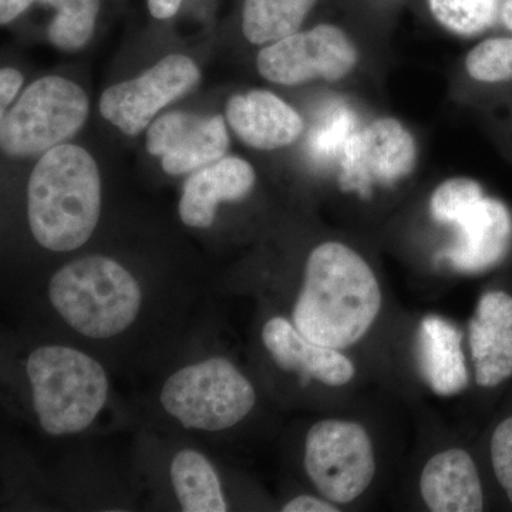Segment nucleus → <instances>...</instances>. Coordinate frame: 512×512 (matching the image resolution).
Returning a JSON list of instances; mask_svg holds the SVG:
<instances>
[{
    "label": "nucleus",
    "mask_w": 512,
    "mask_h": 512,
    "mask_svg": "<svg viewBox=\"0 0 512 512\" xmlns=\"http://www.w3.org/2000/svg\"><path fill=\"white\" fill-rule=\"evenodd\" d=\"M382 309V291L372 268L352 248L325 242L306 262L293 323L306 338L345 349L369 332Z\"/></svg>",
    "instance_id": "1"
},
{
    "label": "nucleus",
    "mask_w": 512,
    "mask_h": 512,
    "mask_svg": "<svg viewBox=\"0 0 512 512\" xmlns=\"http://www.w3.org/2000/svg\"><path fill=\"white\" fill-rule=\"evenodd\" d=\"M99 168L89 151L73 144L47 151L28 184V218L37 244L70 252L92 237L100 218Z\"/></svg>",
    "instance_id": "2"
},
{
    "label": "nucleus",
    "mask_w": 512,
    "mask_h": 512,
    "mask_svg": "<svg viewBox=\"0 0 512 512\" xmlns=\"http://www.w3.org/2000/svg\"><path fill=\"white\" fill-rule=\"evenodd\" d=\"M53 308L67 325L92 339H109L133 325L141 308V289L124 266L107 256L76 259L53 275Z\"/></svg>",
    "instance_id": "3"
},
{
    "label": "nucleus",
    "mask_w": 512,
    "mask_h": 512,
    "mask_svg": "<svg viewBox=\"0 0 512 512\" xmlns=\"http://www.w3.org/2000/svg\"><path fill=\"white\" fill-rule=\"evenodd\" d=\"M26 369L37 419L52 436L86 430L109 397V380L103 367L80 350L42 346L33 350Z\"/></svg>",
    "instance_id": "4"
},
{
    "label": "nucleus",
    "mask_w": 512,
    "mask_h": 512,
    "mask_svg": "<svg viewBox=\"0 0 512 512\" xmlns=\"http://www.w3.org/2000/svg\"><path fill=\"white\" fill-rule=\"evenodd\" d=\"M256 393L251 382L224 357L184 367L168 377L161 404L187 429L221 431L251 413Z\"/></svg>",
    "instance_id": "5"
},
{
    "label": "nucleus",
    "mask_w": 512,
    "mask_h": 512,
    "mask_svg": "<svg viewBox=\"0 0 512 512\" xmlns=\"http://www.w3.org/2000/svg\"><path fill=\"white\" fill-rule=\"evenodd\" d=\"M89 116L79 84L49 76L30 84L12 110L2 111L0 144L12 157H33L62 146Z\"/></svg>",
    "instance_id": "6"
},
{
    "label": "nucleus",
    "mask_w": 512,
    "mask_h": 512,
    "mask_svg": "<svg viewBox=\"0 0 512 512\" xmlns=\"http://www.w3.org/2000/svg\"><path fill=\"white\" fill-rule=\"evenodd\" d=\"M305 468L316 490L335 504H349L365 493L376 473L369 434L360 424L322 420L305 441Z\"/></svg>",
    "instance_id": "7"
},
{
    "label": "nucleus",
    "mask_w": 512,
    "mask_h": 512,
    "mask_svg": "<svg viewBox=\"0 0 512 512\" xmlns=\"http://www.w3.org/2000/svg\"><path fill=\"white\" fill-rule=\"evenodd\" d=\"M357 59L356 47L342 29L319 25L265 47L256 66L269 82L296 86L313 79H343L355 69Z\"/></svg>",
    "instance_id": "8"
},
{
    "label": "nucleus",
    "mask_w": 512,
    "mask_h": 512,
    "mask_svg": "<svg viewBox=\"0 0 512 512\" xmlns=\"http://www.w3.org/2000/svg\"><path fill=\"white\" fill-rule=\"evenodd\" d=\"M200 79L190 57H164L137 79L109 87L100 99L101 116L127 136H137L158 111L190 92Z\"/></svg>",
    "instance_id": "9"
},
{
    "label": "nucleus",
    "mask_w": 512,
    "mask_h": 512,
    "mask_svg": "<svg viewBox=\"0 0 512 512\" xmlns=\"http://www.w3.org/2000/svg\"><path fill=\"white\" fill-rule=\"evenodd\" d=\"M146 147L151 156L161 157L165 173L191 174L225 156L229 137L221 116L204 117L174 111L151 124Z\"/></svg>",
    "instance_id": "10"
},
{
    "label": "nucleus",
    "mask_w": 512,
    "mask_h": 512,
    "mask_svg": "<svg viewBox=\"0 0 512 512\" xmlns=\"http://www.w3.org/2000/svg\"><path fill=\"white\" fill-rule=\"evenodd\" d=\"M470 348L476 382L495 387L512 376V296L484 293L470 322Z\"/></svg>",
    "instance_id": "11"
},
{
    "label": "nucleus",
    "mask_w": 512,
    "mask_h": 512,
    "mask_svg": "<svg viewBox=\"0 0 512 512\" xmlns=\"http://www.w3.org/2000/svg\"><path fill=\"white\" fill-rule=\"evenodd\" d=\"M265 348L279 367L318 380L326 386H345L355 377L356 369L339 349L319 345L299 332L295 323L272 318L262 330Z\"/></svg>",
    "instance_id": "12"
},
{
    "label": "nucleus",
    "mask_w": 512,
    "mask_h": 512,
    "mask_svg": "<svg viewBox=\"0 0 512 512\" xmlns=\"http://www.w3.org/2000/svg\"><path fill=\"white\" fill-rule=\"evenodd\" d=\"M227 119L235 134L256 150L291 146L303 133V121L296 110L266 90L231 97Z\"/></svg>",
    "instance_id": "13"
},
{
    "label": "nucleus",
    "mask_w": 512,
    "mask_h": 512,
    "mask_svg": "<svg viewBox=\"0 0 512 512\" xmlns=\"http://www.w3.org/2000/svg\"><path fill=\"white\" fill-rule=\"evenodd\" d=\"M256 174L248 161L238 157L221 158L191 173L181 197V220L192 228L211 227L220 202L244 200L252 191Z\"/></svg>",
    "instance_id": "14"
},
{
    "label": "nucleus",
    "mask_w": 512,
    "mask_h": 512,
    "mask_svg": "<svg viewBox=\"0 0 512 512\" xmlns=\"http://www.w3.org/2000/svg\"><path fill=\"white\" fill-rule=\"evenodd\" d=\"M456 245L447 258L464 272H480L500 262L510 248L512 218L507 207L484 197L457 222Z\"/></svg>",
    "instance_id": "15"
},
{
    "label": "nucleus",
    "mask_w": 512,
    "mask_h": 512,
    "mask_svg": "<svg viewBox=\"0 0 512 512\" xmlns=\"http://www.w3.org/2000/svg\"><path fill=\"white\" fill-rule=\"evenodd\" d=\"M420 491L433 512H480L484 508L476 464L463 448H448L431 457L421 473Z\"/></svg>",
    "instance_id": "16"
},
{
    "label": "nucleus",
    "mask_w": 512,
    "mask_h": 512,
    "mask_svg": "<svg viewBox=\"0 0 512 512\" xmlns=\"http://www.w3.org/2000/svg\"><path fill=\"white\" fill-rule=\"evenodd\" d=\"M419 365L431 389L451 396L466 389L468 373L460 330L439 316H427L419 329Z\"/></svg>",
    "instance_id": "17"
},
{
    "label": "nucleus",
    "mask_w": 512,
    "mask_h": 512,
    "mask_svg": "<svg viewBox=\"0 0 512 512\" xmlns=\"http://www.w3.org/2000/svg\"><path fill=\"white\" fill-rule=\"evenodd\" d=\"M171 481L183 511H227L217 473L198 451L183 450L174 457Z\"/></svg>",
    "instance_id": "18"
},
{
    "label": "nucleus",
    "mask_w": 512,
    "mask_h": 512,
    "mask_svg": "<svg viewBox=\"0 0 512 512\" xmlns=\"http://www.w3.org/2000/svg\"><path fill=\"white\" fill-rule=\"evenodd\" d=\"M318 0H244L242 32L252 45L278 42L299 32Z\"/></svg>",
    "instance_id": "19"
},
{
    "label": "nucleus",
    "mask_w": 512,
    "mask_h": 512,
    "mask_svg": "<svg viewBox=\"0 0 512 512\" xmlns=\"http://www.w3.org/2000/svg\"><path fill=\"white\" fill-rule=\"evenodd\" d=\"M362 140L366 165H373L387 177L404 175L414 163L416 147L413 138L399 121L377 120L367 127Z\"/></svg>",
    "instance_id": "20"
},
{
    "label": "nucleus",
    "mask_w": 512,
    "mask_h": 512,
    "mask_svg": "<svg viewBox=\"0 0 512 512\" xmlns=\"http://www.w3.org/2000/svg\"><path fill=\"white\" fill-rule=\"evenodd\" d=\"M56 9L49 39L62 50H79L92 39L99 15V0H49Z\"/></svg>",
    "instance_id": "21"
},
{
    "label": "nucleus",
    "mask_w": 512,
    "mask_h": 512,
    "mask_svg": "<svg viewBox=\"0 0 512 512\" xmlns=\"http://www.w3.org/2000/svg\"><path fill=\"white\" fill-rule=\"evenodd\" d=\"M431 16L457 36L480 35L493 26L498 0H427Z\"/></svg>",
    "instance_id": "22"
},
{
    "label": "nucleus",
    "mask_w": 512,
    "mask_h": 512,
    "mask_svg": "<svg viewBox=\"0 0 512 512\" xmlns=\"http://www.w3.org/2000/svg\"><path fill=\"white\" fill-rule=\"evenodd\" d=\"M484 198L483 188L471 178H451L431 195L430 212L441 224L456 225L478 201Z\"/></svg>",
    "instance_id": "23"
},
{
    "label": "nucleus",
    "mask_w": 512,
    "mask_h": 512,
    "mask_svg": "<svg viewBox=\"0 0 512 512\" xmlns=\"http://www.w3.org/2000/svg\"><path fill=\"white\" fill-rule=\"evenodd\" d=\"M466 69L477 82L512 80V37H493L478 43L466 57Z\"/></svg>",
    "instance_id": "24"
},
{
    "label": "nucleus",
    "mask_w": 512,
    "mask_h": 512,
    "mask_svg": "<svg viewBox=\"0 0 512 512\" xmlns=\"http://www.w3.org/2000/svg\"><path fill=\"white\" fill-rule=\"evenodd\" d=\"M495 477L512 504V417L498 424L491 439Z\"/></svg>",
    "instance_id": "25"
},
{
    "label": "nucleus",
    "mask_w": 512,
    "mask_h": 512,
    "mask_svg": "<svg viewBox=\"0 0 512 512\" xmlns=\"http://www.w3.org/2000/svg\"><path fill=\"white\" fill-rule=\"evenodd\" d=\"M284 512H336L339 511L335 507V503L329 500H320L318 497L312 495H299L293 498L288 504L282 508Z\"/></svg>",
    "instance_id": "26"
},
{
    "label": "nucleus",
    "mask_w": 512,
    "mask_h": 512,
    "mask_svg": "<svg viewBox=\"0 0 512 512\" xmlns=\"http://www.w3.org/2000/svg\"><path fill=\"white\" fill-rule=\"evenodd\" d=\"M23 84V76L15 69H2L0 72V104L2 110L15 100Z\"/></svg>",
    "instance_id": "27"
},
{
    "label": "nucleus",
    "mask_w": 512,
    "mask_h": 512,
    "mask_svg": "<svg viewBox=\"0 0 512 512\" xmlns=\"http://www.w3.org/2000/svg\"><path fill=\"white\" fill-rule=\"evenodd\" d=\"M36 0H0V23L8 25L26 12Z\"/></svg>",
    "instance_id": "28"
},
{
    "label": "nucleus",
    "mask_w": 512,
    "mask_h": 512,
    "mask_svg": "<svg viewBox=\"0 0 512 512\" xmlns=\"http://www.w3.org/2000/svg\"><path fill=\"white\" fill-rule=\"evenodd\" d=\"M183 0H148V9L156 19H170L177 15Z\"/></svg>",
    "instance_id": "29"
},
{
    "label": "nucleus",
    "mask_w": 512,
    "mask_h": 512,
    "mask_svg": "<svg viewBox=\"0 0 512 512\" xmlns=\"http://www.w3.org/2000/svg\"><path fill=\"white\" fill-rule=\"evenodd\" d=\"M501 19L505 28L512 32V0H505L503 8H501Z\"/></svg>",
    "instance_id": "30"
}]
</instances>
